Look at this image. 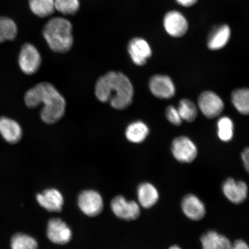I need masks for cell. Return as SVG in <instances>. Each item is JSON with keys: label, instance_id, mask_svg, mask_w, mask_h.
Returning <instances> with one entry per match:
<instances>
[{"label": "cell", "instance_id": "6da1fadb", "mask_svg": "<svg viewBox=\"0 0 249 249\" xmlns=\"http://www.w3.org/2000/svg\"><path fill=\"white\" fill-rule=\"evenodd\" d=\"M95 93L99 101L108 102L112 107L123 110L132 104L133 87L128 77L119 71H109L98 80Z\"/></svg>", "mask_w": 249, "mask_h": 249}, {"label": "cell", "instance_id": "7a4b0ae2", "mask_svg": "<svg viewBox=\"0 0 249 249\" xmlns=\"http://www.w3.org/2000/svg\"><path fill=\"white\" fill-rule=\"evenodd\" d=\"M24 102L30 108L43 104L40 117L48 124H54L60 120L64 116L66 108L63 96L52 84L46 82L39 83L30 89L25 94Z\"/></svg>", "mask_w": 249, "mask_h": 249}, {"label": "cell", "instance_id": "3957f363", "mask_svg": "<svg viewBox=\"0 0 249 249\" xmlns=\"http://www.w3.org/2000/svg\"><path fill=\"white\" fill-rule=\"evenodd\" d=\"M43 36L53 51L64 53L72 48V26L66 18L57 17L49 20L43 27Z\"/></svg>", "mask_w": 249, "mask_h": 249}, {"label": "cell", "instance_id": "277c9868", "mask_svg": "<svg viewBox=\"0 0 249 249\" xmlns=\"http://www.w3.org/2000/svg\"><path fill=\"white\" fill-rule=\"evenodd\" d=\"M163 25L166 32L174 38H180L188 32L189 21L185 16L178 11H170L165 14Z\"/></svg>", "mask_w": 249, "mask_h": 249}, {"label": "cell", "instance_id": "5b68a950", "mask_svg": "<svg viewBox=\"0 0 249 249\" xmlns=\"http://www.w3.org/2000/svg\"><path fill=\"white\" fill-rule=\"evenodd\" d=\"M41 62V56L35 46L27 43L21 47L18 55V64L23 73L29 75L36 73Z\"/></svg>", "mask_w": 249, "mask_h": 249}, {"label": "cell", "instance_id": "8992f818", "mask_svg": "<svg viewBox=\"0 0 249 249\" xmlns=\"http://www.w3.org/2000/svg\"><path fill=\"white\" fill-rule=\"evenodd\" d=\"M171 151L174 158L181 163H191L197 155L195 143L185 136L178 137L173 140Z\"/></svg>", "mask_w": 249, "mask_h": 249}, {"label": "cell", "instance_id": "52a82bcc", "mask_svg": "<svg viewBox=\"0 0 249 249\" xmlns=\"http://www.w3.org/2000/svg\"><path fill=\"white\" fill-rule=\"evenodd\" d=\"M78 205L86 215L93 217L101 213L104 208V201L97 192L87 190L81 193L78 198Z\"/></svg>", "mask_w": 249, "mask_h": 249}, {"label": "cell", "instance_id": "ba28073f", "mask_svg": "<svg viewBox=\"0 0 249 249\" xmlns=\"http://www.w3.org/2000/svg\"><path fill=\"white\" fill-rule=\"evenodd\" d=\"M198 107L202 113L208 118H213L219 116L224 108V103L216 93L212 91H205L199 96Z\"/></svg>", "mask_w": 249, "mask_h": 249}, {"label": "cell", "instance_id": "9c48e42d", "mask_svg": "<svg viewBox=\"0 0 249 249\" xmlns=\"http://www.w3.org/2000/svg\"><path fill=\"white\" fill-rule=\"evenodd\" d=\"M111 208L115 215L121 219L135 220L140 213V208L137 202L127 201L123 196H117L111 201Z\"/></svg>", "mask_w": 249, "mask_h": 249}, {"label": "cell", "instance_id": "30bf717a", "mask_svg": "<svg viewBox=\"0 0 249 249\" xmlns=\"http://www.w3.org/2000/svg\"><path fill=\"white\" fill-rule=\"evenodd\" d=\"M149 87L152 94L160 99L173 98L176 93V87L171 78L166 75L152 77L149 80Z\"/></svg>", "mask_w": 249, "mask_h": 249}, {"label": "cell", "instance_id": "8fae6325", "mask_svg": "<svg viewBox=\"0 0 249 249\" xmlns=\"http://www.w3.org/2000/svg\"><path fill=\"white\" fill-rule=\"evenodd\" d=\"M47 235L50 241L58 245H65L71 241L72 233L69 227L60 219L49 220Z\"/></svg>", "mask_w": 249, "mask_h": 249}, {"label": "cell", "instance_id": "7c38bea8", "mask_svg": "<svg viewBox=\"0 0 249 249\" xmlns=\"http://www.w3.org/2000/svg\"><path fill=\"white\" fill-rule=\"evenodd\" d=\"M130 58L139 66L147 63L148 59L152 55V50L149 43L142 38H135L130 40L127 46Z\"/></svg>", "mask_w": 249, "mask_h": 249}, {"label": "cell", "instance_id": "4fadbf2b", "mask_svg": "<svg viewBox=\"0 0 249 249\" xmlns=\"http://www.w3.org/2000/svg\"><path fill=\"white\" fill-rule=\"evenodd\" d=\"M224 195L234 204H241L248 197V187L244 182L236 181L230 178L226 179L222 185Z\"/></svg>", "mask_w": 249, "mask_h": 249}, {"label": "cell", "instance_id": "5bb4252c", "mask_svg": "<svg viewBox=\"0 0 249 249\" xmlns=\"http://www.w3.org/2000/svg\"><path fill=\"white\" fill-rule=\"evenodd\" d=\"M40 206L49 212H60L64 204V197L58 190L49 189L36 196Z\"/></svg>", "mask_w": 249, "mask_h": 249}, {"label": "cell", "instance_id": "9a60e30c", "mask_svg": "<svg viewBox=\"0 0 249 249\" xmlns=\"http://www.w3.org/2000/svg\"><path fill=\"white\" fill-rule=\"evenodd\" d=\"M182 209L185 215L192 220H199L205 216V205L197 196L189 194L183 198Z\"/></svg>", "mask_w": 249, "mask_h": 249}, {"label": "cell", "instance_id": "2e32d148", "mask_svg": "<svg viewBox=\"0 0 249 249\" xmlns=\"http://www.w3.org/2000/svg\"><path fill=\"white\" fill-rule=\"evenodd\" d=\"M0 134L10 144H16L22 136V130L17 121L8 117H0Z\"/></svg>", "mask_w": 249, "mask_h": 249}, {"label": "cell", "instance_id": "e0dca14e", "mask_svg": "<svg viewBox=\"0 0 249 249\" xmlns=\"http://www.w3.org/2000/svg\"><path fill=\"white\" fill-rule=\"evenodd\" d=\"M231 31L227 24L217 26L212 32L208 39V48L218 51L225 47L231 38Z\"/></svg>", "mask_w": 249, "mask_h": 249}, {"label": "cell", "instance_id": "ac0fdd59", "mask_svg": "<svg viewBox=\"0 0 249 249\" xmlns=\"http://www.w3.org/2000/svg\"><path fill=\"white\" fill-rule=\"evenodd\" d=\"M202 249H231V243L225 236L210 231L201 238Z\"/></svg>", "mask_w": 249, "mask_h": 249}, {"label": "cell", "instance_id": "d6986e66", "mask_svg": "<svg viewBox=\"0 0 249 249\" xmlns=\"http://www.w3.org/2000/svg\"><path fill=\"white\" fill-rule=\"evenodd\" d=\"M138 196L140 204L143 208H149L157 203L159 193L153 185L144 183L139 186Z\"/></svg>", "mask_w": 249, "mask_h": 249}, {"label": "cell", "instance_id": "ffe728a7", "mask_svg": "<svg viewBox=\"0 0 249 249\" xmlns=\"http://www.w3.org/2000/svg\"><path fill=\"white\" fill-rule=\"evenodd\" d=\"M148 134V127L142 121H136L130 124L127 127L125 131L126 139L133 143H140L144 142Z\"/></svg>", "mask_w": 249, "mask_h": 249}, {"label": "cell", "instance_id": "44dd1931", "mask_svg": "<svg viewBox=\"0 0 249 249\" xmlns=\"http://www.w3.org/2000/svg\"><path fill=\"white\" fill-rule=\"evenodd\" d=\"M30 10L39 18L49 17L55 10L54 0H29Z\"/></svg>", "mask_w": 249, "mask_h": 249}, {"label": "cell", "instance_id": "7402d4cb", "mask_svg": "<svg viewBox=\"0 0 249 249\" xmlns=\"http://www.w3.org/2000/svg\"><path fill=\"white\" fill-rule=\"evenodd\" d=\"M231 101L239 113L249 115V89H236L231 94Z\"/></svg>", "mask_w": 249, "mask_h": 249}, {"label": "cell", "instance_id": "603a6c76", "mask_svg": "<svg viewBox=\"0 0 249 249\" xmlns=\"http://www.w3.org/2000/svg\"><path fill=\"white\" fill-rule=\"evenodd\" d=\"M12 249H38V245L35 239L23 233H18L11 239Z\"/></svg>", "mask_w": 249, "mask_h": 249}, {"label": "cell", "instance_id": "cb8c5ba5", "mask_svg": "<svg viewBox=\"0 0 249 249\" xmlns=\"http://www.w3.org/2000/svg\"><path fill=\"white\" fill-rule=\"evenodd\" d=\"M178 111L182 120L191 123L197 116V108L194 102L184 99L179 103Z\"/></svg>", "mask_w": 249, "mask_h": 249}, {"label": "cell", "instance_id": "d4e9b609", "mask_svg": "<svg viewBox=\"0 0 249 249\" xmlns=\"http://www.w3.org/2000/svg\"><path fill=\"white\" fill-rule=\"evenodd\" d=\"M218 136L223 142L230 141L233 135V124L230 118L223 117L217 123Z\"/></svg>", "mask_w": 249, "mask_h": 249}, {"label": "cell", "instance_id": "484cf974", "mask_svg": "<svg viewBox=\"0 0 249 249\" xmlns=\"http://www.w3.org/2000/svg\"><path fill=\"white\" fill-rule=\"evenodd\" d=\"M55 9L63 15L76 14L80 7L79 0H54Z\"/></svg>", "mask_w": 249, "mask_h": 249}, {"label": "cell", "instance_id": "4316f807", "mask_svg": "<svg viewBox=\"0 0 249 249\" xmlns=\"http://www.w3.org/2000/svg\"><path fill=\"white\" fill-rule=\"evenodd\" d=\"M166 116L169 122L174 125L179 126L182 124V118L178 111V109L174 107L173 106H169L166 108Z\"/></svg>", "mask_w": 249, "mask_h": 249}, {"label": "cell", "instance_id": "83f0119b", "mask_svg": "<svg viewBox=\"0 0 249 249\" xmlns=\"http://www.w3.org/2000/svg\"><path fill=\"white\" fill-rule=\"evenodd\" d=\"M241 157L245 169L249 173V147L244 149L242 152Z\"/></svg>", "mask_w": 249, "mask_h": 249}, {"label": "cell", "instance_id": "f1b7e54d", "mask_svg": "<svg viewBox=\"0 0 249 249\" xmlns=\"http://www.w3.org/2000/svg\"><path fill=\"white\" fill-rule=\"evenodd\" d=\"M231 249H249V247L244 241L239 239L232 244Z\"/></svg>", "mask_w": 249, "mask_h": 249}, {"label": "cell", "instance_id": "f546056e", "mask_svg": "<svg viewBox=\"0 0 249 249\" xmlns=\"http://www.w3.org/2000/svg\"><path fill=\"white\" fill-rule=\"evenodd\" d=\"M198 0H176L178 4L183 7L189 8L194 6Z\"/></svg>", "mask_w": 249, "mask_h": 249}, {"label": "cell", "instance_id": "4dcf8cb0", "mask_svg": "<svg viewBox=\"0 0 249 249\" xmlns=\"http://www.w3.org/2000/svg\"><path fill=\"white\" fill-rule=\"evenodd\" d=\"M169 249H181L178 246L174 245L172 247H170Z\"/></svg>", "mask_w": 249, "mask_h": 249}]
</instances>
